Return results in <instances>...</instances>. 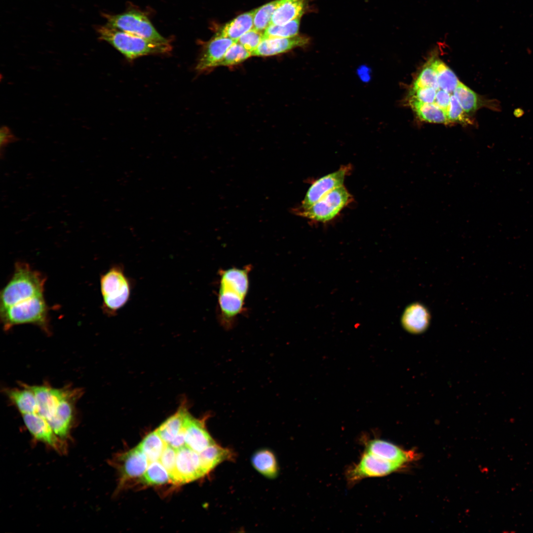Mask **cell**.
<instances>
[{
    "instance_id": "cell-2",
    "label": "cell",
    "mask_w": 533,
    "mask_h": 533,
    "mask_svg": "<svg viewBox=\"0 0 533 533\" xmlns=\"http://www.w3.org/2000/svg\"><path fill=\"white\" fill-rule=\"evenodd\" d=\"M45 279L25 263H17L13 274L0 295V310L35 297L43 296Z\"/></svg>"
},
{
    "instance_id": "cell-32",
    "label": "cell",
    "mask_w": 533,
    "mask_h": 533,
    "mask_svg": "<svg viewBox=\"0 0 533 533\" xmlns=\"http://www.w3.org/2000/svg\"><path fill=\"white\" fill-rule=\"evenodd\" d=\"M283 0H274L256 8L253 29L263 32L270 24L272 15Z\"/></svg>"
},
{
    "instance_id": "cell-31",
    "label": "cell",
    "mask_w": 533,
    "mask_h": 533,
    "mask_svg": "<svg viewBox=\"0 0 533 533\" xmlns=\"http://www.w3.org/2000/svg\"><path fill=\"white\" fill-rule=\"evenodd\" d=\"M301 16L281 25H270L264 32L263 40L298 35Z\"/></svg>"
},
{
    "instance_id": "cell-15",
    "label": "cell",
    "mask_w": 533,
    "mask_h": 533,
    "mask_svg": "<svg viewBox=\"0 0 533 533\" xmlns=\"http://www.w3.org/2000/svg\"><path fill=\"white\" fill-rule=\"evenodd\" d=\"M309 39L304 36L273 38L263 40L252 52V56L266 57L278 55L297 47H303L309 42Z\"/></svg>"
},
{
    "instance_id": "cell-34",
    "label": "cell",
    "mask_w": 533,
    "mask_h": 533,
    "mask_svg": "<svg viewBox=\"0 0 533 533\" xmlns=\"http://www.w3.org/2000/svg\"><path fill=\"white\" fill-rule=\"evenodd\" d=\"M143 479L149 485L163 484L171 481L169 473L159 460L149 463Z\"/></svg>"
},
{
    "instance_id": "cell-14",
    "label": "cell",
    "mask_w": 533,
    "mask_h": 533,
    "mask_svg": "<svg viewBox=\"0 0 533 533\" xmlns=\"http://www.w3.org/2000/svg\"><path fill=\"white\" fill-rule=\"evenodd\" d=\"M34 392L37 403V413L48 420L54 414L61 401L70 392L68 390L45 386H28Z\"/></svg>"
},
{
    "instance_id": "cell-17",
    "label": "cell",
    "mask_w": 533,
    "mask_h": 533,
    "mask_svg": "<svg viewBox=\"0 0 533 533\" xmlns=\"http://www.w3.org/2000/svg\"><path fill=\"white\" fill-rule=\"evenodd\" d=\"M453 94L466 113H473L483 107L495 111L501 110L500 102L498 100L484 98L461 82H459Z\"/></svg>"
},
{
    "instance_id": "cell-26",
    "label": "cell",
    "mask_w": 533,
    "mask_h": 533,
    "mask_svg": "<svg viewBox=\"0 0 533 533\" xmlns=\"http://www.w3.org/2000/svg\"><path fill=\"white\" fill-rule=\"evenodd\" d=\"M410 104L419 118L423 121L443 124L450 122L447 113L434 104L423 103L413 99Z\"/></svg>"
},
{
    "instance_id": "cell-7",
    "label": "cell",
    "mask_w": 533,
    "mask_h": 533,
    "mask_svg": "<svg viewBox=\"0 0 533 533\" xmlns=\"http://www.w3.org/2000/svg\"><path fill=\"white\" fill-rule=\"evenodd\" d=\"M402 466L364 452L359 461L347 470L346 477L352 485L365 478L387 475Z\"/></svg>"
},
{
    "instance_id": "cell-21",
    "label": "cell",
    "mask_w": 533,
    "mask_h": 533,
    "mask_svg": "<svg viewBox=\"0 0 533 533\" xmlns=\"http://www.w3.org/2000/svg\"><path fill=\"white\" fill-rule=\"evenodd\" d=\"M121 458V471L125 479L143 476L150 463L145 454L138 447L124 454Z\"/></svg>"
},
{
    "instance_id": "cell-18",
    "label": "cell",
    "mask_w": 533,
    "mask_h": 533,
    "mask_svg": "<svg viewBox=\"0 0 533 533\" xmlns=\"http://www.w3.org/2000/svg\"><path fill=\"white\" fill-rule=\"evenodd\" d=\"M74 395L70 391L61 401L53 416L47 420L55 433L62 440L67 437L71 428Z\"/></svg>"
},
{
    "instance_id": "cell-37",
    "label": "cell",
    "mask_w": 533,
    "mask_h": 533,
    "mask_svg": "<svg viewBox=\"0 0 533 533\" xmlns=\"http://www.w3.org/2000/svg\"><path fill=\"white\" fill-rule=\"evenodd\" d=\"M263 32L253 28L243 35L236 42L252 53L263 40Z\"/></svg>"
},
{
    "instance_id": "cell-13",
    "label": "cell",
    "mask_w": 533,
    "mask_h": 533,
    "mask_svg": "<svg viewBox=\"0 0 533 533\" xmlns=\"http://www.w3.org/2000/svg\"><path fill=\"white\" fill-rule=\"evenodd\" d=\"M234 42L229 38L216 35L203 47L195 66L196 71L203 73L216 67L218 63Z\"/></svg>"
},
{
    "instance_id": "cell-12",
    "label": "cell",
    "mask_w": 533,
    "mask_h": 533,
    "mask_svg": "<svg viewBox=\"0 0 533 533\" xmlns=\"http://www.w3.org/2000/svg\"><path fill=\"white\" fill-rule=\"evenodd\" d=\"M23 415L24 423L33 437L57 451H62L63 442L55 433L48 421L38 413Z\"/></svg>"
},
{
    "instance_id": "cell-22",
    "label": "cell",
    "mask_w": 533,
    "mask_h": 533,
    "mask_svg": "<svg viewBox=\"0 0 533 533\" xmlns=\"http://www.w3.org/2000/svg\"><path fill=\"white\" fill-rule=\"evenodd\" d=\"M310 0H283L274 11L270 25H281L302 16Z\"/></svg>"
},
{
    "instance_id": "cell-19",
    "label": "cell",
    "mask_w": 533,
    "mask_h": 533,
    "mask_svg": "<svg viewBox=\"0 0 533 533\" xmlns=\"http://www.w3.org/2000/svg\"><path fill=\"white\" fill-rule=\"evenodd\" d=\"M250 266L243 268L231 267L219 271V285L228 288L246 298L249 289Z\"/></svg>"
},
{
    "instance_id": "cell-4",
    "label": "cell",
    "mask_w": 533,
    "mask_h": 533,
    "mask_svg": "<svg viewBox=\"0 0 533 533\" xmlns=\"http://www.w3.org/2000/svg\"><path fill=\"white\" fill-rule=\"evenodd\" d=\"M3 327L8 330L23 324H33L44 330L48 325V308L43 295L35 297L0 310Z\"/></svg>"
},
{
    "instance_id": "cell-5",
    "label": "cell",
    "mask_w": 533,
    "mask_h": 533,
    "mask_svg": "<svg viewBox=\"0 0 533 533\" xmlns=\"http://www.w3.org/2000/svg\"><path fill=\"white\" fill-rule=\"evenodd\" d=\"M351 200V195L343 185L329 192L309 207L295 209V211L312 221L325 223L337 217Z\"/></svg>"
},
{
    "instance_id": "cell-33",
    "label": "cell",
    "mask_w": 533,
    "mask_h": 533,
    "mask_svg": "<svg viewBox=\"0 0 533 533\" xmlns=\"http://www.w3.org/2000/svg\"><path fill=\"white\" fill-rule=\"evenodd\" d=\"M252 56V53L235 41L228 49L217 67L231 66L239 64Z\"/></svg>"
},
{
    "instance_id": "cell-41",
    "label": "cell",
    "mask_w": 533,
    "mask_h": 533,
    "mask_svg": "<svg viewBox=\"0 0 533 533\" xmlns=\"http://www.w3.org/2000/svg\"><path fill=\"white\" fill-rule=\"evenodd\" d=\"M18 138L12 133L6 126H2L0 132V154L3 150L9 144L16 142Z\"/></svg>"
},
{
    "instance_id": "cell-3",
    "label": "cell",
    "mask_w": 533,
    "mask_h": 533,
    "mask_svg": "<svg viewBox=\"0 0 533 533\" xmlns=\"http://www.w3.org/2000/svg\"><path fill=\"white\" fill-rule=\"evenodd\" d=\"M132 288V281L125 274L123 266H112L100 278L104 312L114 316L129 300Z\"/></svg>"
},
{
    "instance_id": "cell-35",
    "label": "cell",
    "mask_w": 533,
    "mask_h": 533,
    "mask_svg": "<svg viewBox=\"0 0 533 533\" xmlns=\"http://www.w3.org/2000/svg\"><path fill=\"white\" fill-rule=\"evenodd\" d=\"M421 87H431L436 90L439 88L437 74L433 67L431 58L419 73L414 83L413 88Z\"/></svg>"
},
{
    "instance_id": "cell-1",
    "label": "cell",
    "mask_w": 533,
    "mask_h": 533,
    "mask_svg": "<svg viewBox=\"0 0 533 533\" xmlns=\"http://www.w3.org/2000/svg\"><path fill=\"white\" fill-rule=\"evenodd\" d=\"M97 32L100 39L111 44L129 60L149 55L165 54L172 48L170 41L151 40L108 25L99 27Z\"/></svg>"
},
{
    "instance_id": "cell-9",
    "label": "cell",
    "mask_w": 533,
    "mask_h": 533,
    "mask_svg": "<svg viewBox=\"0 0 533 533\" xmlns=\"http://www.w3.org/2000/svg\"><path fill=\"white\" fill-rule=\"evenodd\" d=\"M351 169L350 165H343L338 170L315 180L308 188L301 205L297 210L309 207L331 191L343 186Z\"/></svg>"
},
{
    "instance_id": "cell-30",
    "label": "cell",
    "mask_w": 533,
    "mask_h": 533,
    "mask_svg": "<svg viewBox=\"0 0 533 533\" xmlns=\"http://www.w3.org/2000/svg\"><path fill=\"white\" fill-rule=\"evenodd\" d=\"M432 62L437 76L439 88L450 93H453L460 82L455 73L440 59L432 57Z\"/></svg>"
},
{
    "instance_id": "cell-8",
    "label": "cell",
    "mask_w": 533,
    "mask_h": 533,
    "mask_svg": "<svg viewBox=\"0 0 533 533\" xmlns=\"http://www.w3.org/2000/svg\"><path fill=\"white\" fill-rule=\"evenodd\" d=\"M205 475L201 466L198 453L187 446L177 450L175 470L171 477V481L173 483H186Z\"/></svg>"
},
{
    "instance_id": "cell-23",
    "label": "cell",
    "mask_w": 533,
    "mask_h": 533,
    "mask_svg": "<svg viewBox=\"0 0 533 533\" xmlns=\"http://www.w3.org/2000/svg\"><path fill=\"white\" fill-rule=\"evenodd\" d=\"M256 9L244 13L225 25L216 36L229 38L235 41L253 28Z\"/></svg>"
},
{
    "instance_id": "cell-36",
    "label": "cell",
    "mask_w": 533,
    "mask_h": 533,
    "mask_svg": "<svg viewBox=\"0 0 533 533\" xmlns=\"http://www.w3.org/2000/svg\"><path fill=\"white\" fill-rule=\"evenodd\" d=\"M447 116L450 122H457L463 124H470L471 121L466 114L457 100L453 95H451Z\"/></svg>"
},
{
    "instance_id": "cell-24",
    "label": "cell",
    "mask_w": 533,
    "mask_h": 533,
    "mask_svg": "<svg viewBox=\"0 0 533 533\" xmlns=\"http://www.w3.org/2000/svg\"><path fill=\"white\" fill-rule=\"evenodd\" d=\"M189 415L186 407H181L176 413L164 421L156 431L162 440L169 444L184 430Z\"/></svg>"
},
{
    "instance_id": "cell-11",
    "label": "cell",
    "mask_w": 533,
    "mask_h": 533,
    "mask_svg": "<svg viewBox=\"0 0 533 533\" xmlns=\"http://www.w3.org/2000/svg\"><path fill=\"white\" fill-rule=\"evenodd\" d=\"M364 452L402 465L415 459L417 455L413 451L403 450L390 442L376 438L365 442Z\"/></svg>"
},
{
    "instance_id": "cell-10",
    "label": "cell",
    "mask_w": 533,
    "mask_h": 533,
    "mask_svg": "<svg viewBox=\"0 0 533 533\" xmlns=\"http://www.w3.org/2000/svg\"><path fill=\"white\" fill-rule=\"evenodd\" d=\"M245 298L237 292L219 285L218 305L221 323L226 327L231 326L235 319L244 310Z\"/></svg>"
},
{
    "instance_id": "cell-42",
    "label": "cell",
    "mask_w": 533,
    "mask_h": 533,
    "mask_svg": "<svg viewBox=\"0 0 533 533\" xmlns=\"http://www.w3.org/2000/svg\"><path fill=\"white\" fill-rule=\"evenodd\" d=\"M168 444L177 450L186 446L184 430L176 436Z\"/></svg>"
},
{
    "instance_id": "cell-29",
    "label": "cell",
    "mask_w": 533,
    "mask_h": 533,
    "mask_svg": "<svg viewBox=\"0 0 533 533\" xmlns=\"http://www.w3.org/2000/svg\"><path fill=\"white\" fill-rule=\"evenodd\" d=\"M166 444L155 430L148 434L137 447L150 463L159 460Z\"/></svg>"
},
{
    "instance_id": "cell-16",
    "label": "cell",
    "mask_w": 533,
    "mask_h": 533,
    "mask_svg": "<svg viewBox=\"0 0 533 533\" xmlns=\"http://www.w3.org/2000/svg\"><path fill=\"white\" fill-rule=\"evenodd\" d=\"M205 419H195L190 414L184 429L186 446L197 453L216 443L206 429Z\"/></svg>"
},
{
    "instance_id": "cell-27",
    "label": "cell",
    "mask_w": 533,
    "mask_h": 533,
    "mask_svg": "<svg viewBox=\"0 0 533 533\" xmlns=\"http://www.w3.org/2000/svg\"><path fill=\"white\" fill-rule=\"evenodd\" d=\"M253 467L261 474L268 478H275L278 468L276 457L268 449L256 451L251 458Z\"/></svg>"
},
{
    "instance_id": "cell-38",
    "label": "cell",
    "mask_w": 533,
    "mask_h": 533,
    "mask_svg": "<svg viewBox=\"0 0 533 533\" xmlns=\"http://www.w3.org/2000/svg\"><path fill=\"white\" fill-rule=\"evenodd\" d=\"M177 450L166 444L159 461L169 473L170 478L173 475L175 467Z\"/></svg>"
},
{
    "instance_id": "cell-39",
    "label": "cell",
    "mask_w": 533,
    "mask_h": 533,
    "mask_svg": "<svg viewBox=\"0 0 533 533\" xmlns=\"http://www.w3.org/2000/svg\"><path fill=\"white\" fill-rule=\"evenodd\" d=\"M436 89L431 87H421L413 88L411 92V99L423 103L433 104Z\"/></svg>"
},
{
    "instance_id": "cell-25",
    "label": "cell",
    "mask_w": 533,
    "mask_h": 533,
    "mask_svg": "<svg viewBox=\"0 0 533 533\" xmlns=\"http://www.w3.org/2000/svg\"><path fill=\"white\" fill-rule=\"evenodd\" d=\"M202 468L205 473L211 470L221 462L232 458V452L215 443L200 453H198Z\"/></svg>"
},
{
    "instance_id": "cell-6",
    "label": "cell",
    "mask_w": 533,
    "mask_h": 533,
    "mask_svg": "<svg viewBox=\"0 0 533 533\" xmlns=\"http://www.w3.org/2000/svg\"><path fill=\"white\" fill-rule=\"evenodd\" d=\"M103 15L107 21V25L116 29L153 41H170L156 31L148 17L140 11L130 10L118 14Z\"/></svg>"
},
{
    "instance_id": "cell-28",
    "label": "cell",
    "mask_w": 533,
    "mask_h": 533,
    "mask_svg": "<svg viewBox=\"0 0 533 533\" xmlns=\"http://www.w3.org/2000/svg\"><path fill=\"white\" fill-rule=\"evenodd\" d=\"M7 395L22 415L37 413L35 395L28 385L23 389L9 390Z\"/></svg>"
},
{
    "instance_id": "cell-20",
    "label": "cell",
    "mask_w": 533,
    "mask_h": 533,
    "mask_svg": "<svg viewBox=\"0 0 533 533\" xmlns=\"http://www.w3.org/2000/svg\"><path fill=\"white\" fill-rule=\"evenodd\" d=\"M430 321L426 308L419 304H414L406 308L401 318L403 328L412 334H420L425 331Z\"/></svg>"
},
{
    "instance_id": "cell-40",
    "label": "cell",
    "mask_w": 533,
    "mask_h": 533,
    "mask_svg": "<svg viewBox=\"0 0 533 533\" xmlns=\"http://www.w3.org/2000/svg\"><path fill=\"white\" fill-rule=\"evenodd\" d=\"M451 96L450 93L439 88L436 90V97L433 104L444 110L447 114Z\"/></svg>"
}]
</instances>
